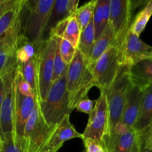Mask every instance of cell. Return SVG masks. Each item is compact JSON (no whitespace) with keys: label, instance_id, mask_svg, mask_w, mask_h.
Wrapping results in <instances>:
<instances>
[{"label":"cell","instance_id":"obj_13","mask_svg":"<svg viewBox=\"0 0 152 152\" xmlns=\"http://www.w3.org/2000/svg\"><path fill=\"white\" fill-rule=\"evenodd\" d=\"M37 105V99L34 96H25L16 89L15 96L14 131L16 137L23 138L25 125L33 110Z\"/></svg>","mask_w":152,"mask_h":152},{"label":"cell","instance_id":"obj_1","mask_svg":"<svg viewBox=\"0 0 152 152\" xmlns=\"http://www.w3.org/2000/svg\"><path fill=\"white\" fill-rule=\"evenodd\" d=\"M55 0L25 1L21 16V32L28 42L39 45L45 39Z\"/></svg>","mask_w":152,"mask_h":152},{"label":"cell","instance_id":"obj_9","mask_svg":"<svg viewBox=\"0 0 152 152\" xmlns=\"http://www.w3.org/2000/svg\"><path fill=\"white\" fill-rule=\"evenodd\" d=\"M134 1L130 0H111L109 25L114 34L113 45L120 52L132 25Z\"/></svg>","mask_w":152,"mask_h":152},{"label":"cell","instance_id":"obj_5","mask_svg":"<svg viewBox=\"0 0 152 152\" xmlns=\"http://www.w3.org/2000/svg\"><path fill=\"white\" fill-rule=\"evenodd\" d=\"M56 126L45 123L37 105L28 118L24 131L25 152H42L54 132Z\"/></svg>","mask_w":152,"mask_h":152},{"label":"cell","instance_id":"obj_17","mask_svg":"<svg viewBox=\"0 0 152 152\" xmlns=\"http://www.w3.org/2000/svg\"><path fill=\"white\" fill-rule=\"evenodd\" d=\"M131 83L141 90L152 86V59H146L129 68Z\"/></svg>","mask_w":152,"mask_h":152},{"label":"cell","instance_id":"obj_24","mask_svg":"<svg viewBox=\"0 0 152 152\" xmlns=\"http://www.w3.org/2000/svg\"><path fill=\"white\" fill-rule=\"evenodd\" d=\"M95 42V31L94 26L93 19L91 20L88 26L83 30L80 34V41H79L77 48L84 55L85 59L88 55L91 48Z\"/></svg>","mask_w":152,"mask_h":152},{"label":"cell","instance_id":"obj_20","mask_svg":"<svg viewBox=\"0 0 152 152\" xmlns=\"http://www.w3.org/2000/svg\"><path fill=\"white\" fill-rule=\"evenodd\" d=\"M142 91V101L137 121L134 129L142 134L152 121V86Z\"/></svg>","mask_w":152,"mask_h":152},{"label":"cell","instance_id":"obj_28","mask_svg":"<svg viewBox=\"0 0 152 152\" xmlns=\"http://www.w3.org/2000/svg\"><path fill=\"white\" fill-rule=\"evenodd\" d=\"M68 65L65 63L59 54V48H56V53L54 56V61H53V76H52V83H55L59 80L65 75H66L68 72Z\"/></svg>","mask_w":152,"mask_h":152},{"label":"cell","instance_id":"obj_19","mask_svg":"<svg viewBox=\"0 0 152 152\" xmlns=\"http://www.w3.org/2000/svg\"><path fill=\"white\" fill-rule=\"evenodd\" d=\"M79 0H55L47 30H50L61 21L71 17L78 9Z\"/></svg>","mask_w":152,"mask_h":152},{"label":"cell","instance_id":"obj_4","mask_svg":"<svg viewBox=\"0 0 152 152\" xmlns=\"http://www.w3.org/2000/svg\"><path fill=\"white\" fill-rule=\"evenodd\" d=\"M129 68L126 66H120L115 80L105 93L108 107L110 132L121 121L126 98L132 85Z\"/></svg>","mask_w":152,"mask_h":152},{"label":"cell","instance_id":"obj_27","mask_svg":"<svg viewBox=\"0 0 152 152\" xmlns=\"http://www.w3.org/2000/svg\"><path fill=\"white\" fill-rule=\"evenodd\" d=\"M81 30L79 26L74 14L68 19L66 28L62 36V38L69 42L75 48H78Z\"/></svg>","mask_w":152,"mask_h":152},{"label":"cell","instance_id":"obj_25","mask_svg":"<svg viewBox=\"0 0 152 152\" xmlns=\"http://www.w3.org/2000/svg\"><path fill=\"white\" fill-rule=\"evenodd\" d=\"M96 1L97 0H92L88 1L81 7L77 9L74 13V16L80 26L81 32L88 26L91 20L93 19Z\"/></svg>","mask_w":152,"mask_h":152},{"label":"cell","instance_id":"obj_36","mask_svg":"<svg viewBox=\"0 0 152 152\" xmlns=\"http://www.w3.org/2000/svg\"><path fill=\"white\" fill-rule=\"evenodd\" d=\"M145 152H152V151H145Z\"/></svg>","mask_w":152,"mask_h":152},{"label":"cell","instance_id":"obj_7","mask_svg":"<svg viewBox=\"0 0 152 152\" xmlns=\"http://www.w3.org/2000/svg\"><path fill=\"white\" fill-rule=\"evenodd\" d=\"M109 114L106 96L101 92L93 110L89 114L88 121L83 134V138L99 141L106 145L109 137Z\"/></svg>","mask_w":152,"mask_h":152},{"label":"cell","instance_id":"obj_6","mask_svg":"<svg viewBox=\"0 0 152 152\" xmlns=\"http://www.w3.org/2000/svg\"><path fill=\"white\" fill-rule=\"evenodd\" d=\"M59 38L49 36L39 45L37 50L39 101L45 99L52 85L53 61Z\"/></svg>","mask_w":152,"mask_h":152},{"label":"cell","instance_id":"obj_16","mask_svg":"<svg viewBox=\"0 0 152 152\" xmlns=\"http://www.w3.org/2000/svg\"><path fill=\"white\" fill-rule=\"evenodd\" d=\"M142 96V91L131 85L120 123L128 127H134L139 117Z\"/></svg>","mask_w":152,"mask_h":152},{"label":"cell","instance_id":"obj_23","mask_svg":"<svg viewBox=\"0 0 152 152\" xmlns=\"http://www.w3.org/2000/svg\"><path fill=\"white\" fill-rule=\"evenodd\" d=\"M152 16V0L148 1L144 8L134 18L130 27V31L140 37Z\"/></svg>","mask_w":152,"mask_h":152},{"label":"cell","instance_id":"obj_26","mask_svg":"<svg viewBox=\"0 0 152 152\" xmlns=\"http://www.w3.org/2000/svg\"><path fill=\"white\" fill-rule=\"evenodd\" d=\"M1 152H25V142L12 133L3 135L1 140Z\"/></svg>","mask_w":152,"mask_h":152},{"label":"cell","instance_id":"obj_15","mask_svg":"<svg viewBox=\"0 0 152 152\" xmlns=\"http://www.w3.org/2000/svg\"><path fill=\"white\" fill-rule=\"evenodd\" d=\"M70 116H65L63 120L57 124L54 132L42 152H46L49 150L59 148L63 145L65 141L74 138H83V134L76 130L70 123Z\"/></svg>","mask_w":152,"mask_h":152},{"label":"cell","instance_id":"obj_14","mask_svg":"<svg viewBox=\"0 0 152 152\" xmlns=\"http://www.w3.org/2000/svg\"><path fill=\"white\" fill-rule=\"evenodd\" d=\"M25 0H0V38L18 24Z\"/></svg>","mask_w":152,"mask_h":152},{"label":"cell","instance_id":"obj_30","mask_svg":"<svg viewBox=\"0 0 152 152\" xmlns=\"http://www.w3.org/2000/svg\"><path fill=\"white\" fill-rule=\"evenodd\" d=\"M85 149L83 152H107L106 145L99 141L91 139L83 140Z\"/></svg>","mask_w":152,"mask_h":152},{"label":"cell","instance_id":"obj_10","mask_svg":"<svg viewBox=\"0 0 152 152\" xmlns=\"http://www.w3.org/2000/svg\"><path fill=\"white\" fill-rule=\"evenodd\" d=\"M107 152H143L141 134L134 127L119 123L110 132Z\"/></svg>","mask_w":152,"mask_h":152},{"label":"cell","instance_id":"obj_35","mask_svg":"<svg viewBox=\"0 0 152 152\" xmlns=\"http://www.w3.org/2000/svg\"><path fill=\"white\" fill-rule=\"evenodd\" d=\"M1 148V142H0V149Z\"/></svg>","mask_w":152,"mask_h":152},{"label":"cell","instance_id":"obj_12","mask_svg":"<svg viewBox=\"0 0 152 152\" xmlns=\"http://www.w3.org/2000/svg\"><path fill=\"white\" fill-rule=\"evenodd\" d=\"M16 72V71L3 77L5 83V95L0 109V140L3 135L6 134H15Z\"/></svg>","mask_w":152,"mask_h":152},{"label":"cell","instance_id":"obj_22","mask_svg":"<svg viewBox=\"0 0 152 152\" xmlns=\"http://www.w3.org/2000/svg\"><path fill=\"white\" fill-rule=\"evenodd\" d=\"M18 70L25 81L32 89L37 101H39L38 83V69H37V53L34 57L28 62L18 65Z\"/></svg>","mask_w":152,"mask_h":152},{"label":"cell","instance_id":"obj_8","mask_svg":"<svg viewBox=\"0 0 152 152\" xmlns=\"http://www.w3.org/2000/svg\"><path fill=\"white\" fill-rule=\"evenodd\" d=\"M120 68L118 49L111 45L96 62L92 68L94 86L100 92H105L110 88L115 80Z\"/></svg>","mask_w":152,"mask_h":152},{"label":"cell","instance_id":"obj_37","mask_svg":"<svg viewBox=\"0 0 152 152\" xmlns=\"http://www.w3.org/2000/svg\"><path fill=\"white\" fill-rule=\"evenodd\" d=\"M0 152H1V149H0Z\"/></svg>","mask_w":152,"mask_h":152},{"label":"cell","instance_id":"obj_2","mask_svg":"<svg viewBox=\"0 0 152 152\" xmlns=\"http://www.w3.org/2000/svg\"><path fill=\"white\" fill-rule=\"evenodd\" d=\"M66 75L52 83L48 96L43 101H37L39 111L48 125L56 126L73 110L69 105V94L66 88Z\"/></svg>","mask_w":152,"mask_h":152},{"label":"cell","instance_id":"obj_18","mask_svg":"<svg viewBox=\"0 0 152 152\" xmlns=\"http://www.w3.org/2000/svg\"><path fill=\"white\" fill-rule=\"evenodd\" d=\"M113 40H114V34L111 25L108 23V26L104 30L103 33L101 34L100 37L94 42L93 46L91 48L88 55L86 57V63L88 68L92 71L94 65L96 61L99 59L101 56L113 45Z\"/></svg>","mask_w":152,"mask_h":152},{"label":"cell","instance_id":"obj_29","mask_svg":"<svg viewBox=\"0 0 152 152\" xmlns=\"http://www.w3.org/2000/svg\"><path fill=\"white\" fill-rule=\"evenodd\" d=\"M58 48H59V54L62 60L65 62L66 65H69L74 59L77 48H75L68 41L61 38L59 39Z\"/></svg>","mask_w":152,"mask_h":152},{"label":"cell","instance_id":"obj_32","mask_svg":"<svg viewBox=\"0 0 152 152\" xmlns=\"http://www.w3.org/2000/svg\"><path fill=\"white\" fill-rule=\"evenodd\" d=\"M75 108H77V111H81V112L89 115L94 108L93 100L90 99L88 97L83 98L77 102Z\"/></svg>","mask_w":152,"mask_h":152},{"label":"cell","instance_id":"obj_34","mask_svg":"<svg viewBox=\"0 0 152 152\" xmlns=\"http://www.w3.org/2000/svg\"><path fill=\"white\" fill-rule=\"evenodd\" d=\"M59 148H54V149H52V150H49V151H46V152H57L59 151Z\"/></svg>","mask_w":152,"mask_h":152},{"label":"cell","instance_id":"obj_11","mask_svg":"<svg viewBox=\"0 0 152 152\" xmlns=\"http://www.w3.org/2000/svg\"><path fill=\"white\" fill-rule=\"evenodd\" d=\"M152 58V47L129 30L119 52L120 66L130 68L140 61Z\"/></svg>","mask_w":152,"mask_h":152},{"label":"cell","instance_id":"obj_38","mask_svg":"<svg viewBox=\"0 0 152 152\" xmlns=\"http://www.w3.org/2000/svg\"><path fill=\"white\" fill-rule=\"evenodd\" d=\"M151 59H152V58H151Z\"/></svg>","mask_w":152,"mask_h":152},{"label":"cell","instance_id":"obj_31","mask_svg":"<svg viewBox=\"0 0 152 152\" xmlns=\"http://www.w3.org/2000/svg\"><path fill=\"white\" fill-rule=\"evenodd\" d=\"M142 142V151H152V121L145 132L141 134Z\"/></svg>","mask_w":152,"mask_h":152},{"label":"cell","instance_id":"obj_21","mask_svg":"<svg viewBox=\"0 0 152 152\" xmlns=\"http://www.w3.org/2000/svg\"><path fill=\"white\" fill-rule=\"evenodd\" d=\"M111 0H97L94 12L93 21L95 31V41L103 33L109 23Z\"/></svg>","mask_w":152,"mask_h":152},{"label":"cell","instance_id":"obj_3","mask_svg":"<svg viewBox=\"0 0 152 152\" xmlns=\"http://www.w3.org/2000/svg\"><path fill=\"white\" fill-rule=\"evenodd\" d=\"M94 86L91 71L87 67L84 55L78 48L68 65L66 88L69 94V105L72 110L80 99L88 97L89 90Z\"/></svg>","mask_w":152,"mask_h":152},{"label":"cell","instance_id":"obj_33","mask_svg":"<svg viewBox=\"0 0 152 152\" xmlns=\"http://www.w3.org/2000/svg\"><path fill=\"white\" fill-rule=\"evenodd\" d=\"M5 95V83L3 77L0 78V109Z\"/></svg>","mask_w":152,"mask_h":152}]
</instances>
